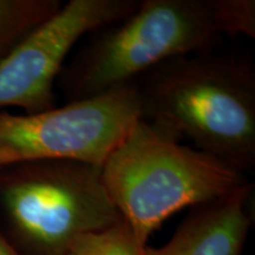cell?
Returning <instances> with one entry per match:
<instances>
[{
    "mask_svg": "<svg viewBox=\"0 0 255 255\" xmlns=\"http://www.w3.org/2000/svg\"><path fill=\"white\" fill-rule=\"evenodd\" d=\"M137 81L141 120L245 174L255 170V66L248 55L195 53Z\"/></svg>",
    "mask_w": 255,
    "mask_h": 255,
    "instance_id": "6da1fadb",
    "label": "cell"
},
{
    "mask_svg": "<svg viewBox=\"0 0 255 255\" xmlns=\"http://www.w3.org/2000/svg\"><path fill=\"white\" fill-rule=\"evenodd\" d=\"M108 195L139 247L186 207L210 202L251 183L223 159L138 120L102 165Z\"/></svg>",
    "mask_w": 255,
    "mask_h": 255,
    "instance_id": "7a4b0ae2",
    "label": "cell"
},
{
    "mask_svg": "<svg viewBox=\"0 0 255 255\" xmlns=\"http://www.w3.org/2000/svg\"><path fill=\"white\" fill-rule=\"evenodd\" d=\"M0 218L21 255H66L78 238L123 220L105 189L102 167L75 161L0 168Z\"/></svg>",
    "mask_w": 255,
    "mask_h": 255,
    "instance_id": "3957f363",
    "label": "cell"
},
{
    "mask_svg": "<svg viewBox=\"0 0 255 255\" xmlns=\"http://www.w3.org/2000/svg\"><path fill=\"white\" fill-rule=\"evenodd\" d=\"M117 24L65 64L58 81L69 102L136 81L165 60L213 51L223 37L213 0H142Z\"/></svg>",
    "mask_w": 255,
    "mask_h": 255,
    "instance_id": "277c9868",
    "label": "cell"
},
{
    "mask_svg": "<svg viewBox=\"0 0 255 255\" xmlns=\"http://www.w3.org/2000/svg\"><path fill=\"white\" fill-rule=\"evenodd\" d=\"M138 120L137 81L43 113H0V168L31 161L102 167Z\"/></svg>",
    "mask_w": 255,
    "mask_h": 255,
    "instance_id": "5b68a950",
    "label": "cell"
},
{
    "mask_svg": "<svg viewBox=\"0 0 255 255\" xmlns=\"http://www.w3.org/2000/svg\"><path fill=\"white\" fill-rule=\"evenodd\" d=\"M141 0H70L0 62V109L25 115L56 108L55 83L73 46L85 34L120 23Z\"/></svg>",
    "mask_w": 255,
    "mask_h": 255,
    "instance_id": "8992f818",
    "label": "cell"
},
{
    "mask_svg": "<svg viewBox=\"0 0 255 255\" xmlns=\"http://www.w3.org/2000/svg\"><path fill=\"white\" fill-rule=\"evenodd\" d=\"M248 183L229 195L196 206L162 247L144 246L139 255H241L252 225Z\"/></svg>",
    "mask_w": 255,
    "mask_h": 255,
    "instance_id": "52a82bcc",
    "label": "cell"
},
{
    "mask_svg": "<svg viewBox=\"0 0 255 255\" xmlns=\"http://www.w3.org/2000/svg\"><path fill=\"white\" fill-rule=\"evenodd\" d=\"M62 6L60 0H0V62Z\"/></svg>",
    "mask_w": 255,
    "mask_h": 255,
    "instance_id": "ba28073f",
    "label": "cell"
},
{
    "mask_svg": "<svg viewBox=\"0 0 255 255\" xmlns=\"http://www.w3.org/2000/svg\"><path fill=\"white\" fill-rule=\"evenodd\" d=\"M141 250L131 228L122 220L113 227L78 238L66 255H139Z\"/></svg>",
    "mask_w": 255,
    "mask_h": 255,
    "instance_id": "9c48e42d",
    "label": "cell"
},
{
    "mask_svg": "<svg viewBox=\"0 0 255 255\" xmlns=\"http://www.w3.org/2000/svg\"><path fill=\"white\" fill-rule=\"evenodd\" d=\"M222 36L255 37L254 0H213Z\"/></svg>",
    "mask_w": 255,
    "mask_h": 255,
    "instance_id": "30bf717a",
    "label": "cell"
},
{
    "mask_svg": "<svg viewBox=\"0 0 255 255\" xmlns=\"http://www.w3.org/2000/svg\"><path fill=\"white\" fill-rule=\"evenodd\" d=\"M0 255H21L9 242L1 227H0Z\"/></svg>",
    "mask_w": 255,
    "mask_h": 255,
    "instance_id": "8fae6325",
    "label": "cell"
}]
</instances>
